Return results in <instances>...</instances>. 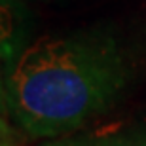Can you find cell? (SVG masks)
<instances>
[{
    "label": "cell",
    "instance_id": "7a4b0ae2",
    "mask_svg": "<svg viewBox=\"0 0 146 146\" xmlns=\"http://www.w3.org/2000/svg\"><path fill=\"white\" fill-rule=\"evenodd\" d=\"M44 146H146V131H101L72 133Z\"/></svg>",
    "mask_w": 146,
    "mask_h": 146
},
{
    "label": "cell",
    "instance_id": "6da1fadb",
    "mask_svg": "<svg viewBox=\"0 0 146 146\" xmlns=\"http://www.w3.org/2000/svg\"><path fill=\"white\" fill-rule=\"evenodd\" d=\"M127 80L129 66L112 40L49 36L19 55L6 80L4 99L29 137L55 141L110 110Z\"/></svg>",
    "mask_w": 146,
    "mask_h": 146
},
{
    "label": "cell",
    "instance_id": "3957f363",
    "mask_svg": "<svg viewBox=\"0 0 146 146\" xmlns=\"http://www.w3.org/2000/svg\"><path fill=\"white\" fill-rule=\"evenodd\" d=\"M4 146H6V144H4Z\"/></svg>",
    "mask_w": 146,
    "mask_h": 146
}]
</instances>
